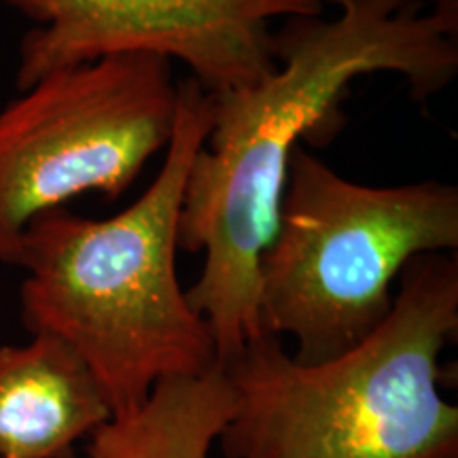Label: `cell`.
<instances>
[{
  "label": "cell",
  "mask_w": 458,
  "mask_h": 458,
  "mask_svg": "<svg viewBox=\"0 0 458 458\" xmlns=\"http://www.w3.org/2000/svg\"><path fill=\"white\" fill-rule=\"evenodd\" d=\"M335 15L286 17L276 66L213 91V128L189 168L179 250L204 253L189 306L213 334L219 363L263 337L259 259L276 232L286 170L303 140L334 139L342 100L369 74H399L416 102L458 77V37L425 0H325Z\"/></svg>",
  "instance_id": "1"
},
{
  "label": "cell",
  "mask_w": 458,
  "mask_h": 458,
  "mask_svg": "<svg viewBox=\"0 0 458 458\" xmlns=\"http://www.w3.org/2000/svg\"><path fill=\"white\" fill-rule=\"evenodd\" d=\"M213 114V91L191 77L181 81L162 170L134 204L102 221L49 210L20 240L26 329L66 342L98 380L113 416L139 408L165 377L219 365L213 334L176 274L189 168Z\"/></svg>",
  "instance_id": "2"
},
{
  "label": "cell",
  "mask_w": 458,
  "mask_h": 458,
  "mask_svg": "<svg viewBox=\"0 0 458 458\" xmlns=\"http://www.w3.org/2000/svg\"><path fill=\"white\" fill-rule=\"evenodd\" d=\"M458 334L456 253L403 267L393 308L340 357L300 363L274 335L225 360V458H458V408L439 393Z\"/></svg>",
  "instance_id": "3"
},
{
  "label": "cell",
  "mask_w": 458,
  "mask_h": 458,
  "mask_svg": "<svg viewBox=\"0 0 458 458\" xmlns=\"http://www.w3.org/2000/svg\"><path fill=\"white\" fill-rule=\"evenodd\" d=\"M456 249V185H360L300 145L259 259L263 334L295 337L300 363L340 357L385 323L411 259Z\"/></svg>",
  "instance_id": "4"
},
{
  "label": "cell",
  "mask_w": 458,
  "mask_h": 458,
  "mask_svg": "<svg viewBox=\"0 0 458 458\" xmlns=\"http://www.w3.org/2000/svg\"><path fill=\"white\" fill-rule=\"evenodd\" d=\"M174 62L111 54L45 74L0 111V261L17 266L28 223L96 191L122 198L170 145Z\"/></svg>",
  "instance_id": "5"
},
{
  "label": "cell",
  "mask_w": 458,
  "mask_h": 458,
  "mask_svg": "<svg viewBox=\"0 0 458 458\" xmlns=\"http://www.w3.org/2000/svg\"><path fill=\"white\" fill-rule=\"evenodd\" d=\"M34 21L20 45L17 89L60 68L145 51L182 62L208 91L276 66V21L323 15L325 0H0Z\"/></svg>",
  "instance_id": "6"
},
{
  "label": "cell",
  "mask_w": 458,
  "mask_h": 458,
  "mask_svg": "<svg viewBox=\"0 0 458 458\" xmlns=\"http://www.w3.org/2000/svg\"><path fill=\"white\" fill-rule=\"evenodd\" d=\"M111 416L98 380L60 337L0 346V458H74V444Z\"/></svg>",
  "instance_id": "7"
},
{
  "label": "cell",
  "mask_w": 458,
  "mask_h": 458,
  "mask_svg": "<svg viewBox=\"0 0 458 458\" xmlns=\"http://www.w3.org/2000/svg\"><path fill=\"white\" fill-rule=\"evenodd\" d=\"M233 411L219 363L202 376L165 377L139 408L111 416L89 435V458H208Z\"/></svg>",
  "instance_id": "8"
}]
</instances>
